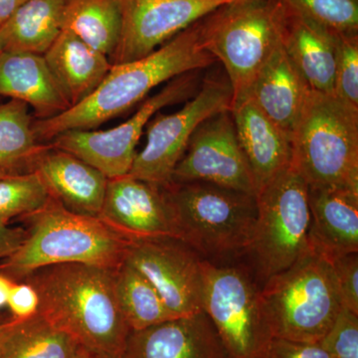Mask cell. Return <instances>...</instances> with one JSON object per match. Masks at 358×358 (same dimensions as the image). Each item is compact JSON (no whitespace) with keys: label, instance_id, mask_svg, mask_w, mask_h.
Returning a JSON list of instances; mask_svg holds the SVG:
<instances>
[{"label":"cell","instance_id":"6da1fadb","mask_svg":"<svg viewBox=\"0 0 358 358\" xmlns=\"http://www.w3.org/2000/svg\"><path fill=\"white\" fill-rule=\"evenodd\" d=\"M39 296L38 315L78 345L119 358L131 329L115 291V268L60 264L26 277ZM22 282V281H21Z\"/></svg>","mask_w":358,"mask_h":358},{"label":"cell","instance_id":"7a4b0ae2","mask_svg":"<svg viewBox=\"0 0 358 358\" xmlns=\"http://www.w3.org/2000/svg\"><path fill=\"white\" fill-rule=\"evenodd\" d=\"M217 62L205 49L199 22L138 60L113 65L100 86L83 102L46 120H34L37 141L49 143L68 131H87L126 114L159 85Z\"/></svg>","mask_w":358,"mask_h":358},{"label":"cell","instance_id":"3957f363","mask_svg":"<svg viewBox=\"0 0 358 358\" xmlns=\"http://www.w3.org/2000/svg\"><path fill=\"white\" fill-rule=\"evenodd\" d=\"M28 224L18 249L0 262V274L21 282L39 268L60 264H87L117 268L126 260L131 240L102 219L66 208L50 196Z\"/></svg>","mask_w":358,"mask_h":358},{"label":"cell","instance_id":"277c9868","mask_svg":"<svg viewBox=\"0 0 358 358\" xmlns=\"http://www.w3.org/2000/svg\"><path fill=\"white\" fill-rule=\"evenodd\" d=\"M162 187L179 238L202 259L222 263L249 254L258 215L255 195L204 181H171Z\"/></svg>","mask_w":358,"mask_h":358},{"label":"cell","instance_id":"5b68a950","mask_svg":"<svg viewBox=\"0 0 358 358\" xmlns=\"http://www.w3.org/2000/svg\"><path fill=\"white\" fill-rule=\"evenodd\" d=\"M286 13L280 0H234L200 20L205 49L225 69L232 107L282 44Z\"/></svg>","mask_w":358,"mask_h":358},{"label":"cell","instance_id":"8992f818","mask_svg":"<svg viewBox=\"0 0 358 358\" xmlns=\"http://www.w3.org/2000/svg\"><path fill=\"white\" fill-rule=\"evenodd\" d=\"M291 145V164L308 186L358 190L357 110L312 91Z\"/></svg>","mask_w":358,"mask_h":358},{"label":"cell","instance_id":"52a82bcc","mask_svg":"<svg viewBox=\"0 0 358 358\" xmlns=\"http://www.w3.org/2000/svg\"><path fill=\"white\" fill-rule=\"evenodd\" d=\"M261 296L274 338L303 343H320L343 308L331 264L312 251L268 278Z\"/></svg>","mask_w":358,"mask_h":358},{"label":"cell","instance_id":"ba28073f","mask_svg":"<svg viewBox=\"0 0 358 358\" xmlns=\"http://www.w3.org/2000/svg\"><path fill=\"white\" fill-rule=\"evenodd\" d=\"M202 306L229 358H265L274 338L248 267L202 259Z\"/></svg>","mask_w":358,"mask_h":358},{"label":"cell","instance_id":"9c48e42d","mask_svg":"<svg viewBox=\"0 0 358 358\" xmlns=\"http://www.w3.org/2000/svg\"><path fill=\"white\" fill-rule=\"evenodd\" d=\"M256 199L258 215L249 254L257 279L264 284L310 251L308 185L289 164L259 190Z\"/></svg>","mask_w":358,"mask_h":358},{"label":"cell","instance_id":"30bf717a","mask_svg":"<svg viewBox=\"0 0 358 358\" xmlns=\"http://www.w3.org/2000/svg\"><path fill=\"white\" fill-rule=\"evenodd\" d=\"M200 72L193 71L173 78L155 95L145 99L129 120L115 128L65 131L49 145L84 160L108 179L127 176L133 166L138 154L136 145L148 122L164 108L192 98L201 85Z\"/></svg>","mask_w":358,"mask_h":358},{"label":"cell","instance_id":"8fae6325","mask_svg":"<svg viewBox=\"0 0 358 358\" xmlns=\"http://www.w3.org/2000/svg\"><path fill=\"white\" fill-rule=\"evenodd\" d=\"M232 98L227 77L209 76L178 112L157 113L148 122L147 143L136 154L129 176L155 185L171 183L192 134L209 117L231 110Z\"/></svg>","mask_w":358,"mask_h":358},{"label":"cell","instance_id":"7c38bea8","mask_svg":"<svg viewBox=\"0 0 358 358\" xmlns=\"http://www.w3.org/2000/svg\"><path fill=\"white\" fill-rule=\"evenodd\" d=\"M124 262L152 282L174 317L203 310L202 258L173 237L134 240Z\"/></svg>","mask_w":358,"mask_h":358},{"label":"cell","instance_id":"4fadbf2b","mask_svg":"<svg viewBox=\"0 0 358 358\" xmlns=\"http://www.w3.org/2000/svg\"><path fill=\"white\" fill-rule=\"evenodd\" d=\"M171 181H204L256 196L255 180L238 141L231 110L219 113L200 124Z\"/></svg>","mask_w":358,"mask_h":358},{"label":"cell","instance_id":"5bb4252c","mask_svg":"<svg viewBox=\"0 0 358 358\" xmlns=\"http://www.w3.org/2000/svg\"><path fill=\"white\" fill-rule=\"evenodd\" d=\"M122 32L113 65L138 60L234 0H119Z\"/></svg>","mask_w":358,"mask_h":358},{"label":"cell","instance_id":"9a60e30c","mask_svg":"<svg viewBox=\"0 0 358 358\" xmlns=\"http://www.w3.org/2000/svg\"><path fill=\"white\" fill-rule=\"evenodd\" d=\"M99 218L131 241L162 237L180 239L164 187L129 174L108 180Z\"/></svg>","mask_w":358,"mask_h":358},{"label":"cell","instance_id":"2e32d148","mask_svg":"<svg viewBox=\"0 0 358 358\" xmlns=\"http://www.w3.org/2000/svg\"><path fill=\"white\" fill-rule=\"evenodd\" d=\"M119 358H229L204 310L131 331Z\"/></svg>","mask_w":358,"mask_h":358},{"label":"cell","instance_id":"e0dca14e","mask_svg":"<svg viewBox=\"0 0 358 358\" xmlns=\"http://www.w3.org/2000/svg\"><path fill=\"white\" fill-rule=\"evenodd\" d=\"M308 247L327 262L358 252V190L308 186Z\"/></svg>","mask_w":358,"mask_h":358},{"label":"cell","instance_id":"ac0fdd59","mask_svg":"<svg viewBox=\"0 0 358 358\" xmlns=\"http://www.w3.org/2000/svg\"><path fill=\"white\" fill-rule=\"evenodd\" d=\"M33 171L39 174L50 196L66 208L99 217L109 179L95 167L49 145L35 162Z\"/></svg>","mask_w":358,"mask_h":358},{"label":"cell","instance_id":"d6986e66","mask_svg":"<svg viewBox=\"0 0 358 358\" xmlns=\"http://www.w3.org/2000/svg\"><path fill=\"white\" fill-rule=\"evenodd\" d=\"M310 93L281 44L254 78L245 99L291 138Z\"/></svg>","mask_w":358,"mask_h":358},{"label":"cell","instance_id":"ffe728a7","mask_svg":"<svg viewBox=\"0 0 358 358\" xmlns=\"http://www.w3.org/2000/svg\"><path fill=\"white\" fill-rule=\"evenodd\" d=\"M231 114L258 193L291 164V138L249 99L233 106Z\"/></svg>","mask_w":358,"mask_h":358},{"label":"cell","instance_id":"44dd1931","mask_svg":"<svg viewBox=\"0 0 358 358\" xmlns=\"http://www.w3.org/2000/svg\"><path fill=\"white\" fill-rule=\"evenodd\" d=\"M27 103L36 120L51 119L70 109L43 55L28 52L0 54V98Z\"/></svg>","mask_w":358,"mask_h":358},{"label":"cell","instance_id":"7402d4cb","mask_svg":"<svg viewBox=\"0 0 358 358\" xmlns=\"http://www.w3.org/2000/svg\"><path fill=\"white\" fill-rule=\"evenodd\" d=\"M336 33L287 8L282 48L310 89L327 95H334Z\"/></svg>","mask_w":358,"mask_h":358},{"label":"cell","instance_id":"603a6c76","mask_svg":"<svg viewBox=\"0 0 358 358\" xmlns=\"http://www.w3.org/2000/svg\"><path fill=\"white\" fill-rule=\"evenodd\" d=\"M43 56L70 108L92 95L113 66L107 56L66 30Z\"/></svg>","mask_w":358,"mask_h":358},{"label":"cell","instance_id":"cb8c5ba5","mask_svg":"<svg viewBox=\"0 0 358 358\" xmlns=\"http://www.w3.org/2000/svg\"><path fill=\"white\" fill-rule=\"evenodd\" d=\"M67 0H26L0 28L4 51L44 55L62 32Z\"/></svg>","mask_w":358,"mask_h":358},{"label":"cell","instance_id":"d4e9b609","mask_svg":"<svg viewBox=\"0 0 358 358\" xmlns=\"http://www.w3.org/2000/svg\"><path fill=\"white\" fill-rule=\"evenodd\" d=\"M62 30L112 58L122 32L119 0H67Z\"/></svg>","mask_w":358,"mask_h":358},{"label":"cell","instance_id":"484cf974","mask_svg":"<svg viewBox=\"0 0 358 358\" xmlns=\"http://www.w3.org/2000/svg\"><path fill=\"white\" fill-rule=\"evenodd\" d=\"M30 107L10 99L0 103V169L10 174L33 171L35 162L49 148L37 141Z\"/></svg>","mask_w":358,"mask_h":358},{"label":"cell","instance_id":"4316f807","mask_svg":"<svg viewBox=\"0 0 358 358\" xmlns=\"http://www.w3.org/2000/svg\"><path fill=\"white\" fill-rule=\"evenodd\" d=\"M115 291L131 331L176 319L152 282L127 262L115 268Z\"/></svg>","mask_w":358,"mask_h":358},{"label":"cell","instance_id":"83f0119b","mask_svg":"<svg viewBox=\"0 0 358 358\" xmlns=\"http://www.w3.org/2000/svg\"><path fill=\"white\" fill-rule=\"evenodd\" d=\"M77 343L37 313L26 320L9 341L1 358H73Z\"/></svg>","mask_w":358,"mask_h":358},{"label":"cell","instance_id":"f1b7e54d","mask_svg":"<svg viewBox=\"0 0 358 358\" xmlns=\"http://www.w3.org/2000/svg\"><path fill=\"white\" fill-rule=\"evenodd\" d=\"M50 194L36 171L9 174L0 179V221L24 217L41 209Z\"/></svg>","mask_w":358,"mask_h":358},{"label":"cell","instance_id":"f546056e","mask_svg":"<svg viewBox=\"0 0 358 358\" xmlns=\"http://www.w3.org/2000/svg\"><path fill=\"white\" fill-rule=\"evenodd\" d=\"M287 8L336 33H358V0H280Z\"/></svg>","mask_w":358,"mask_h":358},{"label":"cell","instance_id":"4dcf8cb0","mask_svg":"<svg viewBox=\"0 0 358 358\" xmlns=\"http://www.w3.org/2000/svg\"><path fill=\"white\" fill-rule=\"evenodd\" d=\"M334 96L358 112V33H336Z\"/></svg>","mask_w":358,"mask_h":358},{"label":"cell","instance_id":"1f68e13d","mask_svg":"<svg viewBox=\"0 0 358 358\" xmlns=\"http://www.w3.org/2000/svg\"><path fill=\"white\" fill-rule=\"evenodd\" d=\"M319 343L333 358H358V313L343 306Z\"/></svg>","mask_w":358,"mask_h":358},{"label":"cell","instance_id":"d6a6232c","mask_svg":"<svg viewBox=\"0 0 358 358\" xmlns=\"http://www.w3.org/2000/svg\"><path fill=\"white\" fill-rule=\"evenodd\" d=\"M331 264L343 307L358 313V252L339 257Z\"/></svg>","mask_w":358,"mask_h":358},{"label":"cell","instance_id":"836d02e7","mask_svg":"<svg viewBox=\"0 0 358 358\" xmlns=\"http://www.w3.org/2000/svg\"><path fill=\"white\" fill-rule=\"evenodd\" d=\"M265 358H333L319 343L274 338Z\"/></svg>","mask_w":358,"mask_h":358},{"label":"cell","instance_id":"e575fe53","mask_svg":"<svg viewBox=\"0 0 358 358\" xmlns=\"http://www.w3.org/2000/svg\"><path fill=\"white\" fill-rule=\"evenodd\" d=\"M39 296L36 289L27 282H14L9 293L7 307L14 319L28 320L37 315Z\"/></svg>","mask_w":358,"mask_h":358},{"label":"cell","instance_id":"d590c367","mask_svg":"<svg viewBox=\"0 0 358 358\" xmlns=\"http://www.w3.org/2000/svg\"><path fill=\"white\" fill-rule=\"evenodd\" d=\"M25 238V230L9 227L0 221V262L13 255Z\"/></svg>","mask_w":358,"mask_h":358},{"label":"cell","instance_id":"8d00e7d4","mask_svg":"<svg viewBox=\"0 0 358 358\" xmlns=\"http://www.w3.org/2000/svg\"><path fill=\"white\" fill-rule=\"evenodd\" d=\"M25 320L14 319L11 315L0 313V358L3 355L9 341Z\"/></svg>","mask_w":358,"mask_h":358},{"label":"cell","instance_id":"74e56055","mask_svg":"<svg viewBox=\"0 0 358 358\" xmlns=\"http://www.w3.org/2000/svg\"><path fill=\"white\" fill-rule=\"evenodd\" d=\"M25 1L26 0H0V28L10 20L11 16Z\"/></svg>","mask_w":358,"mask_h":358},{"label":"cell","instance_id":"f35d334b","mask_svg":"<svg viewBox=\"0 0 358 358\" xmlns=\"http://www.w3.org/2000/svg\"><path fill=\"white\" fill-rule=\"evenodd\" d=\"M13 280L9 279L6 275L0 274V310L6 307L11 287L13 286Z\"/></svg>","mask_w":358,"mask_h":358},{"label":"cell","instance_id":"ab89813d","mask_svg":"<svg viewBox=\"0 0 358 358\" xmlns=\"http://www.w3.org/2000/svg\"><path fill=\"white\" fill-rule=\"evenodd\" d=\"M73 358H112L106 357V355H101V353L93 352L88 348H83V346L78 345L76 352L74 353Z\"/></svg>","mask_w":358,"mask_h":358},{"label":"cell","instance_id":"60d3db41","mask_svg":"<svg viewBox=\"0 0 358 358\" xmlns=\"http://www.w3.org/2000/svg\"><path fill=\"white\" fill-rule=\"evenodd\" d=\"M8 173H6V171H4L3 169H0V179L6 178V176H9Z\"/></svg>","mask_w":358,"mask_h":358},{"label":"cell","instance_id":"b9f144b4","mask_svg":"<svg viewBox=\"0 0 358 358\" xmlns=\"http://www.w3.org/2000/svg\"><path fill=\"white\" fill-rule=\"evenodd\" d=\"M3 51V46H2V42L1 40H0V54H1Z\"/></svg>","mask_w":358,"mask_h":358}]
</instances>
